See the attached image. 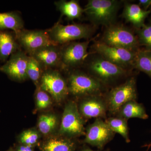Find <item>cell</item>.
<instances>
[{"mask_svg":"<svg viewBox=\"0 0 151 151\" xmlns=\"http://www.w3.org/2000/svg\"><path fill=\"white\" fill-rule=\"evenodd\" d=\"M88 73L108 86L129 75L130 70L113 64L96 53L89 55L84 65Z\"/></svg>","mask_w":151,"mask_h":151,"instance_id":"6da1fadb","label":"cell"},{"mask_svg":"<svg viewBox=\"0 0 151 151\" xmlns=\"http://www.w3.org/2000/svg\"><path fill=\"white\" fill-rule=\"evenodd\" d=\"M120 4L117 0H89L84 13L94 26L106 27L116 23Z\"/></svg>","mask_w":151,"mask_h":151,"instance_id":"7a4b0ae2","label":"cell"},{"mask_svg":"<svg viewBox=\"0 0 151 151\" xmlns=\"http://www.w3.org/2000/svg\"><path fill=\"white\" fill-rule=\"evenodd\" d=\"M67 81L69 94L77 97L101 94L105 85L88 73L76 69L68 70Z\"/></svg>","mask_w":151,"mask_h":151,"instance_id":"3957f363","label":"cell"},{"mask_svg":"<svg viewBox=\"0 0 151 151\" xmlns=\"http://www.w3.org/2000/svg\"><path fill=\"white\" fill-rule=\"evenodd\" d=\"M95 27L84 24L64 25L58 22L47 30L51 40L58 45H62L82 39L89 40L94 33Z\"/></svg>","mask_w":151,"mask_h":151,"instance_id":"277c9868","label":"cell"},{"mask_svg":"<svg viewBox=\"0 0 151 151\" xmlns=\"http://www.w3.org/2000/svg\"><path fill=\"white\" fill-rule=\"evenodd\" d=\"M100 41L109 46L131 51L139 50L137 36L129 28L121 24L115 23L106 27Z\"/></svg>","mask_w":151,"mask_h":151,"instance_id":"5b68a950","label":"cell"},{"mask_svg":"<svg viewBox=\"0 0 151 151\" xmlns=\"http://www.w3.org/2000/svg\"><path fill=\"white\" fill-rule=\"evenodd\" d=\"M137 98L136 79L131 77L124 83L113 87L106 94L105 100L108 110L116 114L125 103Z\"/></svg>","mask_w":151,"mask_h":151,"instance_id":"8992f818","label":"cell"},{"mask_svg":"<svg viewBox=\"0 0 151 151\" xmlns=\"http://www.w3.org/2000/svg\"><path fill=\"white\" fill-rule=\"evenodd\" d=\"M84 124L77 104L73 101L68 102L63 114L59 135L70 138L85 135Z\"/></svg>","mask_w":151,"mask_h":151,"instance_id":"52a82bcc","label":"cell"},{"mask_svg":"<svg viewBox=\"0 0 151 151\" xmlns=\"http://www.w3.org/2000/svg\"><path fill=\"white\" fill-rule=\"evenodd\" d=\"M91 41H73L60 45L61 70L67 71L84 65L89 55L87 49Z\"/></svg>","mask_w":151,"mask_h":151,"instance_id":"ba28073f","label":"cell"},{"mask_svg":"<svg viewBox=\"0 0 151 151\" xmlns=\"http://www.w3.org/2000/svg\"><path fill=\"white\" fill-rule=\"evenodd\" d=\"M97 53L109 62L126 70L133 68L137 52L109 46L101 41H96L92 46Z\"/></svg>","mask_w":151,"mask_h":151,"instance_id":"9c48e42d","label":"cell"},{"mask_svg":"<svg viewBox=\"0 0 151 151\" xmlns=\"http://www.w3.org/2000/svg\"><path fill=\"white\" fill-rule=\"evenodd\" d=\"M39 86L58 103H61L69 94L67 81L58 69L44 70Z\"/></svg>","mask_w":151,"mask_h":151,"instance_id":"30bf717a","label":"cell"},{"mask_svg":"<svg viewBox=\"0 0 151 151\" xmlns=\"http://www.w3.org/2000/svg\"><path fill=\"white\" fill-rule=\"evenodd\" d=\"M17 40L21 48L29 55L45 47L58 45L52 40L47 30H28L24 29L16 35Z\"/></svg>","mask_w":151,"mask_h":151,"instance_id":"8fae6325","label":"cell"},{"mask_svg":"<svg viewBox=\"0 0 151 151\" xmlns=\"http://www.w3.org/2000/svg\"><path fill=\"white\" fill-rule=\"evenodd\" d=\"M115 134L105 121L99 118L89 125L85 130L84 142L102 150L113 139Z\"/></svg>","mask_w":151,"mask_h":151,"instance_id":"7c38bea8","label":"cell"},{"mask_svg":"<svg viewBox=\"0 0 151 151\" xmlns=\"http://www.w3.org/2000/svg\"><path fill=\"white\" fill-rule=\"evenodd\" d=\"M29 55L22 49L12 54L2 66L0 71L14 81L22 82L27 79V68Z\"/></svg>","mask_w":151,"mask_h":151,"instance_id":"4fadbf2b","label":"cell"},{"mask_svg":"<svg viewBox=\"0 0 151 151\" xmlns=\"http://www.w3.org/2000/svg\"><path fill=\"white\" fill-rule=\"evenodd\" d=\"M78 108L81 116L86 119H104L108 111L105 99L101 94L84 97Z\"/></svg>","mask_w":151,"mask_h":151,"instance_id":"5bb4252c","label":"cell"},{"mask_svg":"<svg viewBox=\"0 0 151 151\" xmlns=\"http://www.w3.org/2000/svg\"><path fill=\"white\" fill-rule=\"evenodd\" d=\"M29 56L35 58L44 70L49 69L61 70L62 64L60 45L45 47L35 52Z\"/></svg>","mask_w":151,"mask_h":151,"instance_id":"9a60e30c","label":"cell"},{"mask_svg":"<svg viewBox=\"0 0 151 151\" xmlns=\"http://www.w3.org/2000/svg\"><path fill=\"white\" fill-rule=\"evenodd\" d=\"M150 13L151 10H145L137 4L126 3L122 17L127 22L130 23L137 29L145 24V20Z\"/></svg>","mask_w":151,"mask_h":151,"instance_id":"2e32d148","label":"cell"},{"mask_svg":"<svg viewBox=\"0 0 151 151\" xmlns=\"http://www.w3.org/2000/svg\"><path fill=\"white\" fill-rule=\"evenodd\" d=\"M20 49L14 32L0 30V62L5 63L9 57Z\"/></svg>","mask_w":151,"mask_h":151,"instance_id":"e0dca14e","label":"cell"},{"mask_svg":"<svg viewBox=\"0 0 151 151\" xmlns=\"http://www.w3.org/2000/svg\"><path fill=\"white\" fill-rule=\"evenodd\" d=\"M76 143L71 138L63 136L48 138L42 143L41 151H75Z\"/></svg>","mask_w":151,"mask_h":151,"instance_id":"ac0fdd59","label":"cell"},{"mask_svg":"<svg viewBox=\"0 0 151 151\" xmlns=\"http://www.w3.org/2000/svg\"><path fill=\"white\" fill-rule=\"evenodd\" d=\"M24 29V22L17 12L0 13V30L11 29L17 34Z\"/></svg>","mask_w":151,"mask_h":151,"instance_id":"d6986e66","label":"cell"},{"mask_svg":"<svg viewBox=\"0 0 151 151\" xmlns=\"http://www.w3.org/2000/svg\"><path fill=\"white\" fill-rule=\"evenodd\" d=\"M116 114V116L124 118L127 121L131 118L145 120L149 117L142 104L138 103L136 100H132L125 103Z\"/></svg>","mask_w":151,"mask_h":151,"instance_id":"ffe728a7","label":"cell"},{"mask_svg":"<svg viewBox=\"0 0 151 151\" xmlns=\"http://www.w3.org/2000/svg\"><path fill=\"white\" fill-rule=\"evenodd\" d=\"M55 5L61 15L66 17L70 20L81 18L84 13V9L80 6L78 1L60 0L55 2Z\"/></svg>","mask_w":151,"mask_h":151,"instance_id":"44dd1931","label":"cell"},{"mask_svg":"<svg viewBox=\"0 0 151 151\" xmlns=\"http://www.w3.org/2000/svg\"><path fill=\"white\" fill-rule=\"evenodd\" d=\"M59 120L55 114L52 113H45L39 117L37 127L40 134L44 135L51 134L58 126Z\"/></svg>","mask_w":151,"mask_h":151,"instance_id":"7402d4cb","label":"cell"},{"mask_svg":"<svg viewBox=\"0 0 151 151\" xmlns=\"http://www.w3.org/2000/svg\"><path fill=\"white\" fill-rule=\"evenodd\" d=\"M108 127L114 133L121 135L127 143H129L128 121L119 116L110 117L105 120Z\"/></svg>","mask_w":151,"mask_h":151,"instance_id":"603a6c76","label":"cell"},{"mask_svg":"<svg viewBox=\"0 0 151 151\" xmlns=\"http://www.w3.org/2000/svg\"><path fill=\"white\" fill-rule=\"evenodd\" d=\"M133 67L146 73L151 78V50H139Z\"/></svg>","mask_w":151,"mask_h":151,"instance_id":"cb8c5ba5","label":"cell"},{"mask_svg":"<svg viewBox=\"0 0 151 151\" xmlns=\"http://www.w3.org/2000/svg\"><path fill=\"white\" fill-rule=\"evenodd\" d=\"M44 71V70L40 63L33 57L29 56L27 73L28 78L32 81L36 87L39 86Z\"/></svg>","mask_w":151,"mask_h":151,"instance_id":"d4e9b609","label":"cell"},{"mask_svg":"<svg viewBox=\"0 0 151 151\" xmlns=\"http://www.w3.org/2000/svg\"><path fill=\"white\" fill-rule=\"evenodd\" d=\"M40 138L39 131L35 129H29L22 132L19 140L22 145L33 147L38 143Z\"/></svg>","mask_w":151,"mask_h":151,"instance_id":"484cf974","label":"cell"},{"mask_svg":"<svg viewBox=\"0 0 151 151\" xmlns=\"http://www.w3.org/2000/svg\"><path fill=\"white\" fill-rule=\"evenodd\" d=\"M36 106L38 110H44L51 106L52 98L48 93L39 86L37 87L35 93Z\"/></svg>","mask_w":151,"mask_h":151,"instance_id":"4316f807","label":"cell"},{"mask_svg":"<svg viewBox=\"0 0 151 151\" xmlns=\"http://www.w3.org/2000/svg\"><path fill=\"white\" fill-rule=\"evenodd\" d=\"M137 32L140 45L145 47L146 50H151V24H144Z\"/></svg>","mask_w":151,"mask_h":151,"instance_id":"83f0119b","label":"cell"},{"mask_svg":"<svg viewBox=\"0 0 151 151\" xmlns=\"http://www.w3.org/2000/svg\"><path fill=\"white\" fill-rule=\"evenodd\" d=\"M139 5L146 11H147L148 9L151 6V0H139Z\"/></svg>","mask_w":151,"mask_h":151,"instance_id":"f1b7e54d","label":"cell"},{"mask_svg":"<svg viewBox=\"0 0 151 151\" xmlns=\"http://www.w3.org/2000/svg\"><path fill=\"white\" fill-rule=\"evenodd\" d=\"M32 147L31 146L22 145L17 148L16 151H34Z\"/></svg>","mask_w":151,"mask_h":151,"instance_id":"f546056e","label":"cell"},{"mask_svg":"<svg viewBox=\"0 0 151 151\" xmlns=\"http://www.w3.org/2000/svg\"><path fill=\"white\" fill-rule=\"evenodd\" d=\"M80 151H110V150H108V149H107V150H105V151L103 150H99V151H94L93 150H92V149H90V148L89 147H87L86 146V147H84L82 149H81V150Z\"/></svg>","mask_w":151,"mask_h":151,"instance_id":"4dcf8cb0","label":"cell"},{"mask_svg":"<svg viewBox=\"0 0 151 151\" xmlns=\"http://www.w3.org/2000/svg\"><path fill=\"white\" fill-rule=\"evenodd\" d=\"M142 147H147V151H148L149 149L151 147V142L150 143V144H146V145H144Z\"/></svg>","mask_w":151,"mask_h":151,"instance_id":"1f68e13d","label":"cell"},{"mask_svg":"<svg viewBox=\"0 0 151 151\" xmlns=\"http://www.w3.org/2000/svg\"></svg>","mask_w":151,"mask_h":151,"instance_id":"d6a6232c","label":"cell"}]
</instances>
